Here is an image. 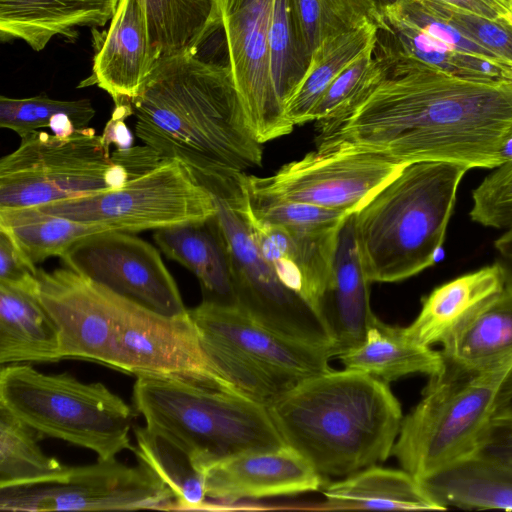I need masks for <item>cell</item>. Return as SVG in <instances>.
I'll return each instance as SVG.
<instances>
[{
    "mask_svg": "<svg viewBox=\"0 0 512 512\" xmlns=\"http://www.w3.org/2000/svg\"><path fill=\"white\" fill-rule=\"evenodd\" d=\"M370 85L316 122V150H356L399 164L495 168L512 156V79L457 76L376 49Z\"/></svg>",
    "mask_w": 512,
    "mask_h": 512,
    "instance_id": "cell-1",
    "label": "cell"
},
{
    "mask_svg": "<svg viewBox=\"0 0 512 512\" xmlns=\"http://www.w3.org/2000/svg\"><path fill=\"white\" fill-rule=\"evenodd\" d=\"M136 136L160 158L183 164L207 190L237 186L261 166L226 54L162 56L132 101Z\"/></svg>",
    "mask_w": 512,
    "mask_h": 512,
    "instance_id": "cell-2",
    "label": "cell"
},
{
    "mask_svg": "<svg viewBox=\"0 0 512 512\" xmlns=\"http://www.w3.org/2000/svg\"><path fill=\"white\" fill-rule=\"evenodd\" d=\"M387 384L331 370L302 380L267 408L285 444L318 473L348 476L392 454L403 416Z\"/></svg>",
    "mask_w": 512,
    "mask_h": 512,
    "instance_id": "cell-3",
    "label": "cell"
},
{
    "mask_svg": "<svg viewBox=\"0 0 512 512\" xmlns=\"http://www.w3.org/2000/svg\"><path fill=\"white\" fill-rule=\"evenodd\" d=\"M468 170L448 162L407 164L353 214L359 258L370 283L402 281L433 265Z\"/></svg>",
    "mask_w": 512,
    "mask_h": 512,
    "instance_id": "cell-4",
    "label": "cell"
},
{
    "mask_svg": "<svg viewBox=\"0 0 512 512\" xmlns=\"http://www.w3.org/2000/svg\"><path fill=\"white\" fill-rule=\"evenodd\" d=\"M133 403L146 426L182 446L202 473L232 455L286 445L268 408L234 387L137 377Z\"/></svg>",
    "mask_w": 512,
    "mask_h": 512,
    "instance_id": "cell-5",
    "label": "cell"
},
{
    "mask_svg": "<svg viewBox=\"0 0 512 512\" xmlns=\"http://www.w3.org/2000/svg\"><path fill=\"white\" fill-rule=\"evenodd\" d=\"M511 407L512 353L476 370L445 368L403 418L392 454L419 480L472 453L487 425Z\"/></svg>",
    "mask_w": 512,
    "mask_h": 512,
    "instance_id": "cell-6",
    "label": "cell"
},
{
    "mask_svg": "<svg viewBox=\"0 0 512 512\" xmlns=\"http://www.w3.org/2000/svg\"><path fill=\"white\" fill-rule=\"evenodd\" d=\"M160 160L146 145L111 154L102 136L88 127L66 137L37 130L0 160V210L114 190Z\"/></svg>",
    "mask_w": 512,
    "mask_h": 512,
    "instance_id": "cell-7",
    "label": "cell"
},
{
    "mask_svg": "<svg viewBox=\"0 0 512 512\" xmlns=\"http://www.w3.org/2000/svg\"><path fill=\"white\" fill-rule=\"evenodd\" d=\"M0 405L42 435L89 449L98 460L135 450L132 407L100 382L45 374L27 364L2 365Z\"/></svg>",
    "mask_w": 512,
    "mask_h": 512,
    "instance_id": "cell-8",
    "label": "cell"
},
{
    "mask_svg": "<svg viewBox=\"0 0 512 512\" xmlns=\"http://www.w3.org/2000/svg\"><path fill=\"white\" fill-rule=\"evenodd\" d=\"M201 345L218 372L240 392L269 407L302 380L331 371L332 346L274 332L236 305L204 302L189 309Z\"/></svg>",
    "mask_w": 512,
    "mask_h": 512,
    "instance_id": "cell-9",
    "label": "cell"
},
{
    "mask_svg": "<svg viewBox=\"0 0 512 512\" xmlns=\"http://www.w3.org/2000/svg\"><path fill=\"white\" fill-rule=\"evenodd\" d=\"M37 208L129 233L205 221L216 212L211 193L171 159H162L114 190Z\"/></svg>",
    "mask_w": 512,
    "mask_h": 512,
    "instance_id": "cell-10",
    "label": "cell"
},
{
    "mask_svg": "<svg viewBox=\"0 0 512 512\" xmlns=\"http://www.w3.org/2000/svg\"><path fill=\"white\" fill-rule=\"evenodd\" d=\"M239 191L240 184L231 191L210 192L216 206L214 217L230 261L235 305L274 332L334 348L318 314L282 284L262 256L239 206Z\"/></svg>",
    "mask_w": 512,
    "mask_h": 512,
    "instance_id": "cell-11",
    "label": "cell"
},
{
    "mask_svg": "<svg viewBox=\"0 0 512 512\" xmlns=\"http://www.w3.org/2000/svg\"><path fill=\"white\" fill-rule=\"evenodd\" d=\"M110 328L107 366L137 377L180 378L234 387L205 353L189 310L164 315L115 293Z\"/></svg>",
    "mask_w": 512,
    "mask_h": 512,
    "instance_id": "cell-12",
    "label": "cell"
},
{
    "mask_svg": "<svg viewBox=\"0 0 512 512\" xmlns=\"http://www.w3.org/2000/svg\"><path fill=\"white\" fill-rule=\"evenodd\" d=\"M178 511L168 486L145 464L131 467L116 458L71 466L59 480L0 488V510L10 512Z\"/></svg>",
    "mask_w": 512,
    "mask_h": 512,
    "instance_id": "cell-13",
    "label": "cell"
},
{
    "mask_svg": "<svg viewBox=\"0 0 512 512\" xmlns=\"http://www.w3.org/2000/svg\"><path fill=\"white\" fill-rule=\"evenodd\" d=\"M381 155L315 150L266 177L241 176L255 193L355 213L404 168Z\"/></svg>",
    "mask_w": 512,
    "mask_h": 512,
    "instance_id": "cell-14",
    "label": "cell"
},
{
    "mask_svg": "<svg viewBox=\"0 0 512 512\" xmlns=\"http://www.w3.org/2000/svg\"><path fill=\"white\" fill-rule=\"evenodd\" d=\"M223 42L247 125L261 144L294 129L285 116L270 70L275 0H215Z\"/></svg>",
    "mask_w": 512,
    "mask_h": 512,
    "instance_id": "cell-15",
    "label": "cell"
},
{
    "mask_svg": "<svg viewBox=\"0 0 512 512\" xmlns=\"http://www.w3.org/2000/svg\"><path fill=\"white\" fill-rule=\"evenodd\" d=\"M60 258L64 267L152 311L173 316L188 310L158 250L129 232L87 235Z\"/></svg>",
    "mask_w": 512,
    "mask_h": 512,
    "instance_id": "cell-16",
    "label": "cell"
},
{
    "mask_svg": "<svg viewBox=\"0 0 512 512\" xmlns=\"http://www.w3.org/2000/svg\"><path fill=\"white\" fill-rule=\"evenodd\" d=\"M381 10L385 26L377 29L375 48L461 77L512 79L509 65L427 6L396 0Z\"/></svg>",
    "mask_w": 512,
    "mask_h": 512,
    "instance_id": "cell-17",
    "label": "cell"
},
{
    "mask_svg": "<svg viewBox=\"0 0 512 512\" xmlns=\"http://www.w3.org/2000/svg\"><path fill=\"white\" fill-rule=\"evenodd\" d=\"M207 498L224 505L243 499L291 496L318 490L322 475L297 450L249 451L222 459L203 471Z\"/></svg>",
    "mask_w": 512,
    "mask_h": 512,
    "instance_id": "cell-18",
    "label": "cell"
},
{
    "mask_svg": "<svg viewBox=\"0 0 512 512\" xmlns=\"http://www.w3.org/2000/svg\"><path fill=\"white\" fill-rule=\"evenodd\" d=\"M238 201L262 256L278 279L320 317L342 226L311 232L287 229L249 214L242 204L241 194Z\"/></svg>",
    "mask_w": 512,
    "mask_h": 512,
    "instance_id": "cell-19",
    "label": "cell"
},
{
    "mask_svg": "<svg viewBox=\"0 0 512 512\" xmlns=\"http://www.w3.org/2000/svg\"><path fill=\"white\" fill-rule=\"evenodd\" d=\"M161 58L154 47L141 0H119L93 59V83L115 106L132 104Z\"/></svg>",
    "mask_w": 512,
    "mask_h": 512,
    "instance_id": "cell-20",
    "label": "cell"
},
{
    "mask_svg": "<svg viewBox=\"0 0 512 512\" xmlns=\"http://www.w3.org/2000/svg\"><path fill=\"white\" fill-rule=\"evenodd\" d=\"M353 214L340 229L332 278L320 311L337 355L364 340L375 316L370 308L371 283L362 268L356 245Z\"/></svg>",
    "mask_w": 512,
    "mask_h": 512,
    "instance_id": "cell-21",
    "label": "cell"
},
{
    "mask_svg": "<svg viewBox=\"0 0 512 512\" xmlns=\"http://www.w3.org/2000/svg\"><path fill=\"white\" fill-rule=\"evenodd\" d=\"M119 0H0V39L43 50L54 36L74 38L77 28L103 27Z\"/></svg>",
    "mask_w": 512,
    "mask_h": 512,
    "instance_id": "cell-22",
    "label": "cell"
},
{
    "mask_svg": "<svg viewBox=\"0 0 512 512\" xmlns=\"http://www.w3.org/2000/svg\"><path fill=\"white\" fill-rule=\"evenodd\" d=\"M504 286L496 263L457 277L435 288L423 300L418 316L405 331L421 345H443Z\"/></svg>",
    "mask_w": 512,
    "mask_h": 512,
    "instance_id": "cell-23",
    "label": "cell"
},
{
    "mask_svg": "<svg viewBox=\"0 0 512 512\" xmlns=\"http://www.w3.org/2000/svg\"><path fill=\"white\" fill-rule=\"evenodd\" d=\"M154 241L167 258L197 277L204 302L235 305L230 261L214 216L158 229Z\"/></svg>",
    "mask_w": 512,
    "mask_h": 512,
    "instance_id": "cell-24",
    "label": "cell"
},
{
    "mask_svg": "<svg viewBox=\"0 0 512 512\" xmlns=\"http://www.w3.org/2000/svg\"><path fill=\"white\" fill-rule=\"evenodd\" d=\"M60 333L37 288L0 282V363L57 362Z\"/></svg>",
    "mask_w": 512,
    "mask_h": 512,
    "instance_id": "cell-25",
    "label": "cell"
},
{
    "mask_svg": "<svg viewBox=\"0 0 512 512\" xmlns=\"http://www.w3.org/2000/svg\"><path fill=\"white\" fill-rule=\"evenodd\" d=\"M337 356L346 369L364 372L386 383L411 374L435 378L445 370L441 351L415 342L405 327L386 324L376 316L364 340Z\"/></svg>",
    "mask_w": 512,
    "mask_h": 512,
    "instance_id": "cell-26",
    "label": "cell"
},
{
    "mask_svg": "<svg viewBox=\"0 0 512 512\" xmlns=\"http://www.w3.org/2000/svg\"><path fill=\"white\" fill-rule=\"evenodd\" d=\"M430 498L444 510H512V469L468 454L419 479Z\"/></svg>",
    "mask_w": 512,
    "mask_h": 512,
    "instance_id": "cell-27",
    "label": "cell"
},
{
    "mask_svg": "<svg viewBox=\"0 0 512 512\" xmlns=\"http://www.w3.org/2000/svg\"><path fill=\"white\" fill-rule=\"evenodd\" d=\"M445 368L476 370L512 353V286L488 299L442 345Z\"/></svg>",
    "mask_w": 512,
    "mask_h": 512,
    "instance_id": "cell-28",
    "label": "cell"
},
{
    "mask_svg": "<svg viewBox=\"0 0 512 512\" xmlns=\"http://www.w3.org/2000/svg\"><path fill=\"white\" fill-rule=\"evenodd\" d=\"M330 509L441 510L409 472L366 467L324 486Z\"/></svg>",
    "mask_w": 512,
    "mask_h": 512,
    "instance_id": "cell-29",
    "label": "cell"
},
{
    "mask_svg": "<svg viewBox=\"0 0 512 512\" xmlns=\"http://www.w3.org/2000/svg\"><path fill=\"white\" fill-rule=\"evenodd\" d=\"M150 37L161 57L200 52L220 30L215 0H141Z\"/></svg>",
    "mask_w": 512,
    "mask_h": 512,
    "instance_id": "cell-30",
    "label": "cell"
},
{
    "mask_svg": "<svg viewBox=\"0 0 512 512\" xmlns=\"http://www.w3.org/2000/svg\"><path fill=\"white\" fill-rule=\"evenodd\" d=\"M377 29L364 25L329 40L313 54L305 78L285 104V116L292 125L312 121L315 107L333 80L375 44Z\"/></svg>",
    "mask_w": 512,
    "mask_h": 512,
    "instance_id": "cell-31",
    "label": "cell"
},
{
    "mask_svg": "<svg viewBox=\"0 0 512 512\" xmlns=\"http://www.w3.org/2000/svg\"><path fill=\"white\" fill-rule=\"evenodd\" d=\"M135 437L138 461L168 486L177 500L178 511L219 509L206 501L204 474L182 446L147 426L136 427Z\"/></svg>",
    "mask_w": 512,
    "mask_h": 512,
    "instance_id": "cell-32",
    "label": "cell"
},
{
    "mask_svg": "<svg viewBox=\"0 0 512 512\" xmlns=\"http://www.w3.org/2000/svg\"><path fill=\"white\" fill-rule=\"evenodd\" d=\"M0 230L8 233L31 263L61 257L79 239L111 229L25 207L0 210Z\"/></svg>",
    "mask_w": 512,
    "mask_h": 512,
    "instance_id": "cell-33",
    "label": "cell"
},
{
    "mask_svg": "<svg viewBox=\"0 0 512 512\" xmlns=\"http://www.w3.org/2000/svg\"><path fill=\"white\" fill-rule=\"evenodd\" d=\"M41 436L0 405V488L59 481L69 474L71 466L42 451Z\"/></svg>",
    "mask_w": 512,
    "mask_h": 512,
    "instance_id": "cell-34",
    "label": "cell"
},
{
    "mask_svg": "<svg viewBox=\"0 0 512 512\" xmlns=\"http://www.w3.org/2000/svg\"><path fill=\"white\" fill-rule=\"evenodd\" d=\"M269 49L273 84L285 108L312 62L293 0L274 1Z\"/></svg>",
    "mask_w": 512,
    "mask_h": 512,
    "instance_id": "cell-35",
    "label": "cell"
},
{
    "mask_svg": "<svg viewBox=\"0 0 512 512\" xmlns=\"http://www.w3.org/2000/svg\"><path fill=\"white\" fill-rule=\"evenodd\" d=\"M307 47L313 54L326 42L372 24L385 26L376 0H293Z\"/></svg>",
    "mask_w": 512,
    "mask_h": 512,
    "instance_id": "cell-36",
    "label": "cell"
},
{
    "mask_svg": "<svg viewBox=\"0 0 512 512\" xmlns=\"http://www.w3.org/2000/svg\"><path fill=\"white\" fill-rule=\"evenodd\" d=\"M241 201L253 217L287 229L322 231L342 226L353 213L255 193L241 182Z\"/></svg>",
    "mask_w": 512,
    "mask_h": 512,
    "instance_id": "cell-37",
    "label": "cell"
},
{
    "mask_svg": "<svg viewBox=\"0 0 512 512\" xmlns=\"http://www.w3.org/2000/svg\"><path fill=\"white\" fill-rule=\"evenodd\" d=\"M95 113L88 99L56 100L45 94L29 98L0 97V126L16 132L21 138L49 127L60 114L69 115L76 128H85Z\"/></svg>",
    "mask_w": 512,
    "mask_h": 512,
    "instance_id": "cell-38",
    "label": "cell"
},
{
    "mask_svg": "<svg viewBox=\"0 0 512 512\" xmlns=\"http://www.w3.org/2000/svg\"><path fill=\"white\" fill-rule=\"evenodd\" d=\"M470 217L493 228H512V156L495 167L472 192Z\"/></svg>",
    "mask_w": 512,
    "mask_h": 512,
    "instance_id": "cell-39",
    "label": "cell"
},
{
    "mask_svg": "<svg viewBox=\"0 0 512 512\" xmlns=\"http://www.w3.org/2000/svg\"><path fill=\"white\" fill-rule=\"evenodd\" d=\"M373 50L374 45L333 80L315 107L312 121L317 122L340 114L370 85L377 70Z\"/></svg>",
    "mask_w": 512,
    "mask_h": 512,
    "instance_id": "cell-40",
    "label": "cell"
},
{
    "mask_svg": "<svg viewBox=\"0 0 512 512\" xmlns=\"http://www.w3.org/2000/svg\"><path fill=\"white\" fill-rule=\"evenodd\" d=\"M425 6L512 67V26L470 13L433 5Z\"/></svg>",
    "mask_w": 512,
    "mask_h": 512,
    "instance_id": "cell-41",
    "label": "cell"
},
{
    "mask_svg": "<svg viewBox=\"0 0 512 512\" xmlns=\"http://www.w3.org/2000/svg\"><path fill=\"white\" fill-rule=\"evenodd\" d=\"M472 454L512 469V407L497 415L487 425Z\"/></svg>",
    "mask_w": 512,
    "mask_h": 512,
    "instance_id": "cell-42",
    "label": "cell"
},
{
    "mask_svg": "<svg viewBox=\"0 0 512 512\" xmlns=\"http://www.w3.org/2000/svg\"><path fill=\"white\" fill-rule=\"evenodd\" d=\"M0 282L24 288L38 287L36 265L3 230H0Z\"/></svg>",
    "mask_w": 512,
    "mask_h": 512,
    "instance_id": "cell-43",
    "label": "cell"
},
{
    "mask_svg": "<svg viewBox=\"0 0 512 512\" xmlns=\"http://www.w3.org/2000/svg\"><path fill=\"white\" fill-rule=\"evenodd\" d=\"M512 25L509 0H414Z\"/></svg>",
    "mask_w": 512,
    "mask_h": 512,
    "instance_id": "cell-44",
    "label": "cell"
},
{
    "mask_svg": "<svg viewBox=\"0 0 512 512\" xmlns=\"http://www.w3.org/2000/svg\"><path fill=\"white\" fill-rule=\"evenodd\" d=\"M133 114L132 104L115 106L111 119L107 122L101 135L107 147L115 145L117 150L132 147V134L125 124V119Z\"/></svg>",
    "mask_w": 512,
    "mask_h": 512,
    "instance_id": "cell-45",
    "label": "cell"
},
{
    "mask_svg": "<svg viewBox=\"0 0 512 512\" xmlns=\"http://www.w3.org/2000/svg\"><path fill=\"white\" fill-rule=\"evenodd\" d=\"M498 256L496 264L501 269L505 286H512V228L495 241Z\"/></svg>",
    "mask_w": 512,
    "mask_h": 512,
    "instance_id": "cell-46",
    "label": "cell"
},
{
    "mask_svg": "<svg viewBox=\"0 0 512 512\" xmlns=\"http://www.w3.org/2000/svg\"><path fill=\"white\" fill-rule=\"evenodd\" d=\"M378 2V4L380 5V7L382 8L383 6H386V5H389L393 2H395L396 0H376Z\"/></svg>",
    "mask_w": 512,
    "mask_h": 512,
    "instance_id": "cell-47",
    "label": "cell"
},
{
    "mask_svg": "<svg viewBox=\"0 0 512 512\" xmlns=\"http://www.w3.org/2000/svg\"><path fill=\"white\" fill-rule=\"evenodd\" d=\"M509 4H510V11H511V14H512V0H509Z\"/></svg>",
    "mask_w": 512,
    "mask_h": 512,
    "instance_id": "cell-48",
    "label": "cell"
}]
</instances>
